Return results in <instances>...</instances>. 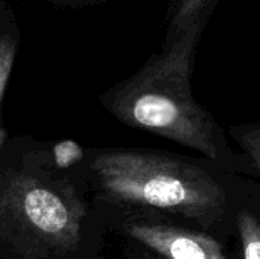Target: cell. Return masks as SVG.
I'll list each match as a JSON object with an SVG mask.
<instances>
[{
  "instance_id": "6da1fadb",
  "label": "cell",
  "mask_w": 260,
  "mask_h": 259,
  "mask_svg": "<svg viewBox=\"0 0 260 259\" xmlns=\"http://www.w3.org/2000/svg\"><path fill=\"white\" fill-rule=\"evenodd\" d=\"M90 171L108 200L175 217L212 237L227 234L236 221L241 194L227 168L207 159L114 148L96 151Z\"/></svg>"
},
{
  "instance_id": "8992f818",
  "label": "cell",
  "mask_w": 260,
  "mask_h": 259,
  "mask_svg": "<svg viewBox=\"0 0 260 259\" xmlns=\"http://www.w3.org/2000/svg\"><path fill=\"white\" fill-rule=\"evenodd\" d=\"M8 70H9V64L6 60L0 58V98H2V92H3V87H5V81H6V76H8Z\"/></svg>"
},
{
  "instance_id": "5b68a950",
  "label": "cell",
  "mask_w": 260,
  "mask_h": 259,
  "mask_svg": "<svg viewBox=\"0 0 260 259\" xmlns=\"http://www.w3.org/2000/svg\"><path fill=\"white\" fill-rule=\"evenodd\" d=\"M229 133L247 156L251 168L260 176V122L232 125Z\"/></svg>"
},
{
  "instance_id": "7a4b0ae2",
  "label": "cell",
  "mask_w": 260,
  "mask_h": 259,
  "mask_svg": "<svg viewBox=\"0 0 260 259\" xmlns=\"http://www.w3.org/2000/svg\"><path fill=\"white\" fill-rule=\"evenodd\" d=\"M85 208L70 185L41 172H14L0 188V234L37 256L79 246Z\"/></svg>"
},
{
  "instance_id": "277c9868",
  "label": "cell",
  "mask_w": 260,
  "mask_h": 259,
  "mask_svg": "<svg viewBox=\"0 0 260 259\" xmlns=\"http://www.w3.org/2000/svg\"><path fill=\"white\" fill-rule=\"evenodd\" d=\"M238 229L244 259H260V209L241 198L236 211Z\"/></svg>"
},
{
  "instance_id": "3957f363",
  "label": "cell",
  "mask_w": 260,
  "mask_h": 259,
  "mask_svg": "<svg viewBox=\"0 0 260 259\" xmlns=\"http://www.w3.org/2000/svg\"><path fill=\"white\" fill-rule=\"evenodd\" d=\"M125 232L160 259H230L215 237L158 218H134Z\"/></svg>"
}]
</instances>
